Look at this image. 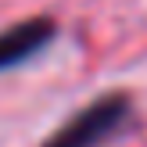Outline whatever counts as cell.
<instances>
[{
	"label": "cell",
	"instance_id": "6da1fadb",
	"mask_svg": "<svg viewBox=\"0 0 147 147\" xmlns=\"http://www.w3.org/2000/svg\"><path fill=\"white\" fill-rule=\"evenodd\" d=\"M136 100L129 90H104L61 122L40 147H108L129 129Z\"/></svg>",
	"mask_w": 147,
	"mask_h": 147
},
{
	"label": "cell",
	"instance_id": "7a4b0ae2",
	"mask_svg": "<svg viewBox=\"0 0 147 147\" xmlns=\"http://www.w3.org/2000/svg\"><path fill=\"white\" fill-rule=\"evenodd\" d=\"M57 32H61L57 18H50V14H32V18H22L0 29V72L22 68L32 57H40L47 47H54Z\"/></svg>",
	"mask_w": 147,
	"mask_h": 147
}]
</instances>
